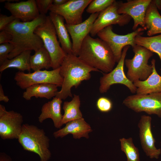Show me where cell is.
Wrapping results in <instances>:
<instances>
[{
    "label": "cell",
    "instance_id": "6da1fadb",
    "mask_svg": "<svg viewBox=\"0 0 161 161\" xmlns=\"http://www.w3.org/2000/svg\"><path fill=\"white\" fill-rule=\"evenodd\" d=\"M46 15L40 14L35 19L28 22H22L16 19L4 30L11 35L10 43L14 47L8 58L11 59L25 51H35L44 46L41 39L34 33L35 28L45 21Z\"/></svg>",
    "mask_w": 161,
    "mask_h": 161
},
{
    "label": "cell",
    "instance_id": "7a4b0ae2",
    "mask_svg": "<svg viewBox=\"0 0 161 161\" xmlns=\"http://www.w3.org/2000/svg\"><path fill=\"white\" fill-rule=\"evenodd\" d=\"M60 68V74L63 78V82L61 89L58 92L55 97L61 100H65L68 97H72L71 88L73 86L76 88L82 81L89 80L91 72H100L90 66L72 53L67 54Z\"/></svg>",
    "mask_w": 161,
    "mask_h": 161
},
{
    "label": "cell",
    "instance_id": "3957f363",
    "mask_svg": "<svg viewBox=\"0 0 161 161\" xmlns=\"http://www.w3.org/2000/svg\"><path fill=\"white\" fill-rule=\"evenodd\" d=\"M90 66L108 73L114 69V56L108 45L99 38L89 34L84 40L78 56Z\"/></svg>",
    "mask_w": 161,
    "mask_h": 161
},
{
    "label": "cell",
    "instance_id": "277c9868",
    "mask_svg": "<svg viewBox=\"0 0 161 161\" xmlns=\"http://www.w3.org/2000/svg\"><path fill=\"white\" fill-rule=\"evenodd\" d=\"M18 140L24 150L38 155L40 161H48L50 159V140L43 129L34 125L23 124Z\"/></svg>",
    "mask_w": 161,
    "mask_h": 161
},
{
    "label": "cell",
    "instance_id": "5b68a950",
    "mask_svg": "<svg viewBox=\"0 0 161 161\" xmlns=\"http://www.w3.org/2000/svg\"><path fill=\"white\" fill-rule=\"evenodd\" d=\"M34 33L42 40L44 46L49 52L51 60V68H59L67 54L60 45L54 25L49 16L44 22L38 26Z\"/></svg>",
    "mask_w": 161,
    "mask_h": 161
},
{
    "label": "cell",
    "instance_id": "8992f818",
    "mask_svg": "<svg viewBox=\"0 0 161 161\" xmlns=\"http://www.w3.org/2000/svg\"><path fill=\"white\" fill-rule=\"evenodd\" d=\"M134 55L131 59H125V63L128 69L126 76L131 82L145 80L152 73L151 64H148L149 59L153 52L147 49L136 44L132 47Z\"/></svg>",
    "mask_w": 161,
    "mask_h": 161
},
{
    "label": "cell",
    "instance_id": "52a82bcc",
    "mask_svg": "<svg viewBox=\"0 0 161 161\" xmlns=\"http://www.w3.org/2000/svg\"><path fill=\"white\" fill-rule=\"evenodd\" d=\"M145 30L141 27L127 34L119 35L113 31L112 26L111 25L100 31L97 35L108 45L114 56L116 62L118 63L121 57L123 48L127 45L131 46L132 47L135 46V37L139 35H142Z\"/></svg>",
    "mask_w": 161,
    "mask_h": 161
},
{
    "label": "cell",
    "instance_id": "ba28073f",
    "mask_svg": "<svg viewBox=\"0 0 161 161\" xmlns=\"http://www.w3.org/2000/svg\"><path fill=\"white\" fill-rule=\"evenodd\" d=\"M60 67L52 70H38L25 73L18 71L15 75L14 80L16 85L22 89H26L35 84L43 83L55 84L61 87L63 78L60 74Z\"/></svg>",
    "mask_w": 161,
    "mask_h": 161
},
{
    "label": "cell",
    "instance_id": "9c48e42d",
    "mask_svg": "<svg viewBox=\"0 0 161 161\" xmlns=\"http://www.w3.org/2000/svg\"><path fill=\"white\" fill-rule=\"evenodd\" d=\"M123 103L136 112H144L161 118V92L131 95L124 99Z\"/></svg>",
    "mask_w": 161,
    "mask_h": 161
},
{
    "label": "cell",
    "instance_id": "30bf717a",
    "mask_svg": "<svg viewBox=\"0 0 161 161\" xmlns=\"http://www.w3.org/2000/svg\"><path fill=\"white\" fill-rule=\"evenodd\" d=\"M130 47V46L127 45L123 48L121 57L114 68L109 73L103 74V76L100 79L99 91L101 93L107 92L111 86L115 84L124 85L128 87L132 93H136L137 87L127 78L124 71L125 58Z\"/></svg>",
    "mask_w": 161,
    "mask_h": 161
},
{
    "label": "cell",
    "instance_id": "8fae6325",
    "mask_svg": "<svg viewBox=\"0 0 161 161\" xmlns=\"http://www.w3.org/2000/svg\"><path fill=\"white\" fill-rule=\"evenodd\" d=\"M23 118L20 113L7 111L0 104V136L3 140L18 139L22 129Z\"/></svg>",
    "mask_w": 161,
    "mask_h": 161
},
{
    "label": "cell",
    "instance_id": "7c38bea8",
    "mask_svg": "<svg viewBox=\"0 0 161 161\" xmlns=\"http://www.w3.org/2000/svg\"><path fill=\"white\" fill-rule=\"evenodd\" d=\"M118 1L113 3L99 13L95 21L90 34L92 37L97 35L99 32L113 24L123 26L128 24L131 18L127 14H120L117 12Z\"/></svg>",
    "mask_w": 161,
    "mask_h": 161
},
{
    "label": "cell",
    "instance_id": "4fadbf2b",
    "mask_svg": "<svg viewBox=\"0 0 161 161\" xmlns=\"http://www.w3.org/2000/svg\"><path fill=\"white\" fill-rule=\"evenodd\" d=\"M92 0H68L66 3L60 6L52 4L49 10L62 16L66 24H77L83 22V13Z\"/></svg>",
    "mask_w": 161,
    "mask_h": 161
},
{
    "label": "cell",
    "instance_id": "5bb4252c",
    "mask_svg": "<svg viewBox=\"0 0 161 161\" xmlns=\"http://www.w3.org/2000/svg\"><path fill=\"white\" fill-rule=\"evenodd\" d=\"M152 0H128L126 2L118 1V13L129 16L134 20V31L140 25L146 30L144 18L146 10Z\"/></svg>",
    "mask_w": 161,
    "mask_h": 161
},
{
    "label": "cell",
    "instance_id": "9a60e30c",
    "mask_svg": "<svg viewBox=\"0 0 161 161\" xmlns=\"http://www.w3.org/2000/svg\"><path fill=\"white\" fill-rule=\"evenodd\" d=\"M151 118L149 116L143 115L138 124L139 137L142 148L146 155L150 158H158L161 153L160 148L155 146V140L151 129Z\"/></svg>",
    "mask_w": 161,
    "mask_h": 161
},
{
    "label": "cell",
    "instance_id": "2e32d148",
    "mask_svg": "<svg viewBox=\"0 0 161 161\" xmlns=\"http://www.w3.org/2000/svg\"><path fill=\"white\" fill-rule=\"evenodd\" d=\"M99 13L91 14L86 20L78 24L69 25L65 24L72 39V54L74 55L78 56L82 44L86 37L90 33Z\"/></svg>",
    "mask_w": 161,
    "mask_h": 161
},
{
    "label": "cell",
    "instance_id": "e0dca14e",
    "mask_svg": "<svg viewBox=\"0 0 161 161\" xmlns=\"http://www.w3.org/2000/svg\"><path fill=\"white\" fill-rule=\"evenodd\" d=\"M4 7L16 18L23 22L33 21L40 15L35 0L16 3L7 2Z\"/></svg>",
    "mask_w": 161,
    "mask_h": 161
},
{
    "label": "cell",
    "instance_id": "ac0fdd59",
    "mask_svg": "<svg viewBox=\"0 0 161 161\" xmlns=\"http://www.w3.org/2000/svg\"><path fill=\"white\" fill-rule=\"evenodd\" d=\"M92 130L90 126L83 118L69 121L63 128L55 131L53 135L55 138H62L69 134H72L75 139L82 137L88 138L89 133Z\"/></svg>",
    "mask_w": 161,
    "mask_h": 161
},
{
    "label": "cell",
    "instance_id": "d6986e66",
    "mask_svg": "<svg viewBox=\"0 0 161 161\" xmlns=\"http://www.w3.org/2000/svg\"><path fill=\"white\" fill-rule=\"evenodd\" d=\"M62 101L60 98L55 97L53 99L45 103L41 109V112L38 117L41 123L48 118L52 119L55 127L59 128L61 126L63 115L61 113V105Z\"/></svg>",
    "mask_w": 161,
    "mask_h": 161
},
{
    "label": "cell",
    "instance_id": "ffe728a7",
    "mask_svg": "<svg viewBox=\"0 0 161 161\" xmlns=\"http://www.w3.org/2000/svg\"><path fill=\"white\" fill-rule=\"evenodd\" d=\"M155 62V59L151 60L153 71L147 79L143 81L137 80L133 83L137 88V94L146 95L161 92V76L156 71Z\"/></svg>",
    "mask_w": 161,
    "mask_h": 161
},
{
    "label": "cell",
    "instance_id": "44dd1931",
    "mask_svg": "<svg viewBox=\"0 0 161 161\" xmlns=\"http://www.w3.org/2000/svg\"><path fill=\"white\" fill-rule=\"evenodd\" d=\"M49 16L54 25L62 48L66 54H72V42L64 18L61 15L51 12Z\"/></svg>",
    "mask_w": 161,
    "mask_h": 161
},
{
    "label": "cell",
    "instance_id": "7402d4cb",
    "mask_svg": "<svg viewBox=\"0 0 161 161\" xmlns=\"http://www.w3.org/2000/svg\"><path fill=\"white\" fill-rule=\"evenodd\" d=\"M58 87L56 85L51 83L34 85L27 88L22 96L27 100H31L34 97L49 99L55 97L58 92Z\"/></svg>",
    "mask_w": 161,
    "mask_h": 161
},
{
    "label": "cell",
    "instance_id": "603a6c76",
    "mask_svg": "<svg viewBox=\"0 0 161 161\" xmlns=\"http://www.w3.org/2000/svg\"><path fill=\"white\" fill-rule=\"evenodd\" d=\"M144 23L148 36L161 33V16L152 0L146 11Z\"/></svg>",
    "mask_w": 161,
    "mask_h": 161
},
{
    "label": "cell",
    "instance_id": "cb8c5ba5",
    "mask_svg": "<svg viewBox=\"0 0 161 161\" xmlns=\"http://www.w3.org/2000/svg\"><path fill=\"white\" fill-rule=\"evenodd\" d=\"M31 51H25L11 59H8L0 66L1 73L5 69L9 68H15L19 71H27L30 72L31 68L30 58Z\"/></svg>",
    "mask_w": 161,
    "mask_h": 161
},
{
    "label": "cell",
    "instance_id": "d4e9b609",
    "mask_svg": "<svg viewBox=\"0 0 161 161\" xmlns=\"http://www.w3.org/2000/svg\"><path fill=\"white\" fill-rule=\"evenodd\" d=\"M80 97L78 95L75 94L74 95L71 101L64 102L63 109L64 114L63 115L61 126L69 121L83 118L80 109Z\"/></svg>",
    "mask_w": 161,
    "mask_h": 161
},
{
    "label": "cell",
    "instance_id": "484cf974",
    "mask_svg": "<svg viewBox=\"0 0 161 161\" xmlns=\"http://www.w3.org/2000/svg\"><path fill=\"white\" fill-rule=\"evenodd\" d=\"M30 64L31 69L34 71L45 69H48L51 67V60L46 49L43 46L35 51L30 56Z\"/></svg>",
    "mask_w": 161,
    "mask_h": 161
},
{
    "label": "cell",
    "instance_id": "4316f807",
    "mask_svg": "<svg viewBox=\"0 0 161 161\" xmlns=\"http://www.w3.org/2000/svg\"><path fill=\"white\" fill-rule=\"evenodd\" d=\"M136 44L141 46L158 55L161 61V34L155 36L144 37L137 36L135 38Z\"/></svg>",
    "mask_w": 161,
    "mask_h": 161
},
{
    "label": "cell",
    "instance_id": "83f0119b",
    "mask_svg": "<svg viewBox=\"0 0 161 161\" xmlns=\"http://www.w3.org/2000/svg\"><path fill=\"white\" fill-rule=\"evenodd\" d=\"M121 149L126 154L127 161H140L138 149L134 145L131 137L119 139Z\"/></svg>",
    "mask_w": 161,
    "mask_h": 161
},
{
    "label": "cell",
    "instance_id": "f1b7e54d",
    "mask_svg": "<svg viewBox=\"0 0 161 161\" xmlns=\"http://www.w3.org/2000/svg\"><path fill=\"white\" fill-rule=\"evenodd\" d=\"M115 1L114 0H92L86 11L91 14L100 13L112 5Z\"/></svg>",
    "mask_w": 161,
    "mask_h": 161
},
{
    "label": "cell",
    "instance_id": "f546056e",
    "mask_svg": "<svg viewBox=\"0 0 161 161\" xmlns=\"http://www.w3.org/2000/svg\"><path fill=\"white\" fill-rule=\"evenodd\" d=\"M97 109L103 112H107L112 109L113 104L111 100L107 97H102L99 98L96 102Z\"/></svg>",
    "mask_w": 161,
    "mask_h": 161
},
{
    "label": "cell",
    "instance_id": "4dcf8cb0",
    "mask_svg": "<svg viewBox=\"0 0 161 161\" xmlns=\"http://www.w3.org/2000/svg\"><path fill=\"white\" fill-rule=\"evenodd\" d=\"M14 49L13 45L10 43H6L0 45V66L8 59L10 54Z\"/></svg>",
    "mask_w": 161,
    "mask_h": 161
},
{
    "label": "cell",
    "instance_id": "1f68e13d",
    "mask_svg": "<svg viewBox=\"0 0 161 161\" xmlns=\"http://www.w3.org/2000/svg\"><path fill=\"white\" fill-rule=\"evenodd\" d=\"M36 1L40 14L46 15L52 4L53 0H36Z\"/></svg>",
    "mask_w": 161,
    "mask_h": 161
},
{
    "label": "cell",
    "instance_id": "d6a6232c",
    "mask_svg": "<svg viewBox=\"0 0 161 161\" xmlns=\"http://www.w3.org/2000/svg\"><path fill=\"white\" fill-rule=\"evenodd\" d=\"M16 19L12 15L7 16L1 13L0 14V31L4 30L6 27Z\"/></svg>",
    "mask_w": 161,
    "mask_h": 161
},
{
    "label": "cell",
    "instance_id": "836d02e7",
    "mask_svg": "<svg viewBox=\"0 0 161 161\" xmlns=\"http://www.w3.org/2000/svg\"><path fill=\"white\" fill-rule=\"evenodd\" d=\"M12 37L9 33L4 29L0 32V44L10 43L12 40Z\"/></svg>",
    "mask_w": 161,
    "mask_h": 161
},
{
    "label": "cell",
    "instance_id": "e575fe53",
    "mask_svg": "<svg viewBox=\"0 0 161 161\" xmlns=\"http://www.w3.org/2000/svg\"><path fill=\"white\" fill-rule=\"evenodd\" d=\"M8 97L5 95L2 85L0 84V101L7 103L9 101Z\"/></svg>",
    "mask_w": 161,
    "mask_h": 161
},
{
    "label": "cell",
    "instance_id": "d590c367",
    "mask_svg": "<svg viewBox=\"0 0 161 161\" xmlns=\"http://www.w3.org/2000/svg\"><path fill=\"white\" fill-rule=\"evenodd\" d=\"M0 161H13L11 157L4 152L0 153Z\"/></svg>",
    "mask_w": 161,
    "mask_h": 161
},
{
    "label": "cell",
    "instance_id": "8d00e7d4",
    "mask_svg": "<svg viewBox=\"0 0 161 161\" xmlns=\"http://www.w3.org/2000/svg\"><path fill=\"white\" fill-rule=\"evenodd\" d=\"M68 0H53L52 4L55 6H60L66 3Z\"/></svg>",
    "mask_w": 161,
    "mask_h": 161
},
{
    "label": "cell",
    "instance_id": "74e56055",
    "mask_svg": "<svg viewBox=\"0 0 161 161\" xmlns=\"http://www.w3.org/2000/svg\"><path fill=\"white\" fill-rule=\"evenodd\" d=\"M152 1L155 4L157 9L161 10V0H153Z\"/></svg>",
    "mask_w": 161,
    "mask_h": 161
},
{
    "label": "cell",
    "instance_id": "f35d334b",
    "mask_svg": "<svg viewBox=\"0 0 161 161\" xmlns=\"http://www.w3.org/2000/svg\"><path fill=\"white\" fill-rule=\"evenodd\" d=\"M7 1V2H11V1H18V0H0V2H4L5 1Z\"/></svg>",
    "mask_w": 161,
    "mask_h": 161
}]
</instances>
